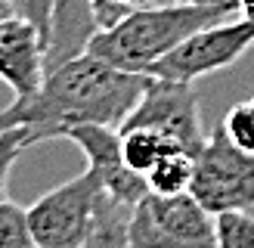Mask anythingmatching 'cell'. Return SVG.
<instances>
[{"instance_id": "8992f818", "label": "cell", "mask_w": 254, "mask_h": 248, "mask_svg": "<svg viewBox=\"0 0 254 248\" xmlns=\"http://www.w3.org/2000/svg\"><path fill=\"white\" fill-rule=\"evenodd\" d=\"M99 189V180L84 171L44 192L28 208L34 248H87Z\"/></svg>"}, {"instance_id": "e0dca14e", "label": "cell", "mask_w": 254, "mask_h": 248, "mask_svg": "<svg viewBox=\"0 0 254 248\" xmlns=\"http://www.w3.org/2000/svg\"><path fill=\"white\" fill-rule=\"evenodd\" d=\"M220 124H223L226 136H230L239 149H245V152L254 155V103H251V99H245V103H236V106L223 115Z\"/></svg>"}, {"instance_id": "4fadbf2b", "label": "cell", "mask_w": 254, "mask_h": 248, "mask_svg": "<svg viewBox=\"0 0 254 248\" xmlns=\"http://www.w3.org/2000/svg\"><path fill=\"white\" fill-rule=\"evenodd\" d=\"M192 177H195V152L174 149L146 174V186L149 192H158V195H180V192H189Z\"/></svg>"}, {"instance_id": "52a82bcc", "label": "cell", "mask_w": 254, "mask_h": 248, "mask_svg": "<svg viewBox=\"0 0 254 248\" xmlns=\"http://www.w3.org/2000/svg\"><path fill=\"white\" fill-rule=\"evenodd\" d=\"M130 124L158 127L164 133L177 136L192 152H198L201 143L208 140L205 124H201L198 93H195L192 81H174V78H155L152 74L149 87L136 99L130 115L121 121V127H130Z\"/></svg>"}, {"instance_id": "9c48e42d", "label": "cell", "mask_w": 254, "mask_h": 248, "mask_svg": "<svg viewBox=\"0 0 254 248\" xmlns=\"http://www.w3.org/2000/svg\"><path fill=\"white\" fill-rule=\"evenodd\" d=\"M47 74V41L41 28L25 19L22 12H12L6 28L0 34V81H3L16 99H28L41 90Z\"/></svg>"}, {"instance_id": "ba28073f", "label": "cell", "mask_w": 254, "mask_h": 248, "mask_svg": "<svg viewBox=\"0 0 254 248\" xmlns=\"http://www.w3.org/2000/svg\"><path fill=\"white\" fill-rule=\"evenodd\" d=\"M65 140H71L84 152L87 171H90L93 177L99 180V186L109 189L112 195H118V198H124V202L136 205L139 198L149 192L146 177L136 174L124 161L118 127H112V124H81V127H71L65 133Z\"/></svg>"}, {"instance_id": "30bf717a", "label": "cell", "mask_w": 254, "mask_h": 248, "mask_svg": "<svg viewBox=\"0 0 254 248\" xmlns=\"http://www.w3.org/2000/svg\"><path fill=\"white\" fill-rule=\"evenodd\" d=\"M96 31L99 22L93 0H53L47 31V71L68 62L71 56H81Z\"/></svg>"}, {"instance_id": "8fae6325", "label": "cell", "mask_w": 254, "mask_h": 248, "mask_svg": "<svg viewBox=\"0 0 254 248\" xmlns=\"http://www.w3.org/2000/svg\"><path fill=\"white\" fill-rule=\"evenodd\" d=\"M121 133V152H124V161L130 165L136 174H146L158 165V161L174 152V149H186L177 136L164 133L158 127H146V124H130V127H118ZM192 152V149H189Z\"/></svg>"}, {"instance_id": "6da1fadb", "label": "cell", "mask_w": 254, "mask_h": 248, "mask_svg": "<svg viewBox=\"0 0 254 248\" xmlns=\"http://www.w3.org/2000/svg\"><path fill=\"white\" fill-rule=\"evenodd\" d=\"M149 81L152 74L146 71H124L84 50L81 56L50 68L34 96L12 99V106L0 112V127L22 124L28 127L31 143L65 136L81 124L121 127Z\"/></svg>"}, {"instance_id": "9a60e30c", "label": "cell", "mask_w": 254, "mask_h": 248, "mask_svg": "<svg viewBox=\"0 0 254 248\" xmlns=\"http://www.w3.org/2000/svg\"><path fill=\"white\" fill-rule=\"evenodd\" d=\"M0 248H34L28 208L16 205L12 198L0 202Z\"/></svg>"}, {"instance_id": "44dd1931", "label": "cell", "mask_w": 254, "mask_h": 248, "mask_svg": "<svg viewBox=\"0 0 254 248\" xmlns=\"http://www.w3.org/2000/svg\"><path fill=\"white\" fill-rule=\"evenodd\" d=\"M161 3H217V0H161Z\"/></svg>"}, {"instance_id": "2e32d148", "label": "cell", "mask_w": 254, "mask_h": 248, "mask_svg": "<svg viewBox=\"0 0 254 248\" xmlns=\"http://www.w3.org/2000/svg\"><path fill=\"white\" fill-rule=\"evenodd\" d=\"M28 146H34L28 127H22V124L0 127V202H3V198H9V195H6L9 171H12V165L22 158V152H25Z\"/></svg>"}, {"instance_id": "ac0fdd59", "label": "cell", "mask_w": 254, "mask_h": 248, "mask_svg": "<svg viewBox=\"0 0 254 248\" xmlns=\"http://www.w3.org/2000/svg\"><path fill=\"white\" fill-rule=\"evenodd\" d=\"M152 3H161V0H93V12H96L99 28H112V25L121 22L127 12L152 6Z\"/></svg>"}, {"instance_id": "3957f363", "label": "cell", "mask_w": 254, "mask_h": 248, "mask_svg": "<svg viewBox=\"0 0 254 248\" xmlns=\"http://www.w3.org/2000/svg\"><path fill=\"white\" fill-rule=\"evenodd\" d=\"M251 47H254V16L239 12V19H223L189 34L171 53L152 62L146 74L195 84L198 78H208L214 71L236 65Z\"/></svg>"}, {"instance_id": "5bb4252c", "label": "cell", "mask_w": 254, "mask_h": 248, "mask_svg": "<svg viewBox=\"0 0 254 248\" xmlns=\"http://www.w3.org/2000/svg\"><path fill=\"white\" fill-rule=\"evenodd\" d=\"M214 233L220 248H254V211L233 208L214 214Z\"/></svg>"}, {"instance_id": "5b68a950", "label": "cell", "mask_w": 254, "mask_h": 248, "mask_svg": "<svg viewBox=\"0 0 254 248\" xmlns=\"http://www.w3.org/2000/svg\"><path fill=\"white\" fill-rule=\"evenodd\" d=\"M130 245H180V248H205L217 245L214 214L192 192L158 195L146 192L133 205L130 220Z\"/></svg>"}, {"instance_id": "7402d4cb", "label": "cell", "mask_w": 254, "mask_h": 248, "mask_svg": "<svg viewBox=\"0 0 254 248\" xmlns=\"http://www.w3.org/2000/svg\"><path fill=\"white\" fill-rule=\"evenodd\" d=\"M251 103H254V96H251Z\"/></svg>"}, {"instance_id": "7a4b0ae2", "label": "cell", "mask_w": 254, "mask_h": 248, "mask_svg": "<svg viewBox=\"0 0 254 248\" xmlns=\"http://www.w3.org/2000/svg\"><path fill=\"white\" fill-rule=\"evenodd\" d=\"M239 12V0H217V3H152L127 12L112 28H99L87 53L112 62L124 71H146L155 59L171 53L198 28Z\"/></svg>"}, {"instance_id": "277c9868", "label": "cell", "mask_w": 254, "mask_h": 248, "mask_svg": "<svg viewBox=\"0 0 254 248\" xmlns=\"http://www.w3.org/2000/svg\"><path fill=\"white\" fill-rule=\"evenodd\" d=\"M211 214L254 208V155L239 149L217 124L195 152V177L189 186Z\"/></svg>"}, {"instance_id": "d6986e66", "label": "cell", "mask_w": 254, "mask_h": 248, "mask_svg": "<svg viewBox=\"0 0 254 248\" xmlns=\"http://www.w3.org/2000/svg\"><path fill=\"white\" fill-rule=\"evenodd\" d=\"M6 3L22 12L25 19H31L37 28H41L44 41H47V31H50V12H53V0H6Z\"/></svg>"}, {"instance_id": "7c38bea8", "label": "cell", "mask_w": 254, "mask_h": 248, "mask_svg": "<svg viewBox=\"0 0 254 248\" xmlns=\"http://www.w3.org/2000/svg\"><path fill=\"white\" fill-rule=\"evenodd\" d=\"M130 220H133L130 202L112 195L109 189H99L87 248H124V245H130Z\"/></svg>"}, {"instance_id": "ffe728a7", "label": "cell", "mask_w": 254, "mask_h": 248, "mask_svg": "<svg viewBox=\"0 0 254 248\" xmlns=\"http://www.w3.org/2000/svg\"><path fill=\"white\" fill-rule=\"evenodd\" d=\"M239 12L242 16H254V0H239Z\"/></svg>"}]
</instances>
